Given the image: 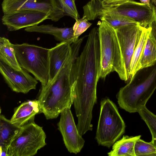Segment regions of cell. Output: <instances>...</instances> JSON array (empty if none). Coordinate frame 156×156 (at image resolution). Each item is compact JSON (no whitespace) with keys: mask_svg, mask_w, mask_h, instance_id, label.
<instances>
[{"mask_svg":"<svg viewBox=\"0 0 156 156\" xmlns=\"http://www.w3.org/2000/svg\"><path fill=\"white\" fill-rule=\"evenodd\" d=\"M101 12L106 14L124 16L134 20L146 27L156 16V7L133 0H107L103 4Z\"/></svg>","mask_w":156,"mask_h":156,"instance_id":"ba28073f","label":"cell"},{"mask_svg":"<svg viewBox=\"0 0 156 156\" xmlns=\"http://www.w3.org/2000/svg\"><path fill=\"white\" fill-rule=\"evenodd\" d=\"M57 125L68 151L75 154L79 153L84 145L85 140L75 124L70 108H67L62 112Z\"/></svg>","mask_w":156,"mask_h":156,"instance_id":"8fae6325","label":"cell"},{"mask_svg":"<svg viewBox=\"0 0 156 156\" xmlns=\"http://www.w3.org/2000/svg\"><path fill=\"white\" fill-rule=\"evenodd\" d=\"M148 27L150 29V33L156 38V16L149 25Z\"/></svg>","mask_w":156,"mask_h":156,"instance_id":"83f0119b","label":"cell"},{"mask_svg":"<svg viewBox=\"0 0 156 156\" xmlns=\"http://www.w3.org/2000/svg\"><path fill=\"white\" fill-rule=\"evenodd\" d=\"M20 67L30 73L45 86L48 80L49 49L24 43L13 44Z\"/></svg>","mask_w":156,"mask_h":156,"instance_id":"8992f818","label":"cell"},{"mask_svg":"<svg viewBox=\"0 0 156 156\" xmlns=\"http://www.w3.org/2000/svg\"><path fill=\"white\" fill-rule=\"evenodd\" d=\"M99 23L101 70L100 78L105 80L113 72L120 78L127 81V78L118 40L115 29L101 21Z\"/></svg>","mask_w":156,"mask_h":156,"instance_id":"277c9868","label":"cell"},{"mask_svg":"<svg viewBox=\"0 0 156 156\" xmlns=\"http://www.w3.org/2000/svg\"><path fill=\"white\" fill-rule=\"evenodd\" d=\"M102 0H90L83 7V16L88 21L98 18Z\"/></svg>","mask_w":156,"mask_h":156,"instance_id":"d4e9b609","label":"cell"},{"mask_svg":"<svg viewBox=\"0 0 156 156\" xmlns=\"http://www.w3.org/2000/svg\"><path fill=\"white\" fill-rule=\"evenodd\" d=\"M144 27L137 23L115 28L128 80L132 58Z\"/></svg>","mask_w":156,"mask_h":156,"instance_id":"30bf717a","label":"cell"},{"mask_svg":"<svg viewBox=\"0 0 156 156\" xmlns=\"http://www.w3.org/2000/svg\"><path fill=\"white\" fill-rule=\"evenodd\" d=\"M101 70L98 28L89 32L86 44L71 71L73 102L78 119L89 120L97 102V87Z\"/></svg>","mask_w":156,"mask_h":156,"instance_id":"6da1fadb","label":"cell"},{"mask_svg":"<svg viewBox=\"0 0 156 156\" xmlns=\"http://www.w3.org/2000/svg\"><path fill=\"white\" fill-rule=\"evenodd\" d=\"M3 14L22 10H35L46 13L50 20L56 22L66 14L58 0H3Z\"/></svg>","mask_w":156,"mask_h":156,"instance_id":"9c48e42d","label":"cell"},{"mask_svg":"<svg viewBox=\"0 0 156 156\" xmlns=\"http://www.w3.org/2000/svg\"><path fill=\"white\" fill-rule=\"evenodd\" d=\"M138 112L148 128L152 136L151 141L156 146V115L149 111L146 106L142 107Z\"/></svg>","mask_w":156,"mask_h":156,"instance_id":"7402d4cb","label":"cell"},{"mask_svg":"<svg viewBox=\"0 0 156 156\" xmlns=\"http://www.w3.org/2000/svg\"><path fill=\"white\" fill-rule=\"evenodd\" d=\"M71 44L67 42H61L49 49L48 80L47 83L54 79L68 57L71 51Z\"/></svg>","mask_w":156,"mask_h":156,"instance_id":"5bb4252c","label":"cell"},{"mask_svg":"<svg viewBox=\"0 0 156 156\" xmlns=\"http://www.w3.org/2000/svg\"><path fill=\"white\" fill-rule=\"evenodd\" d=\"M0 123V156H7L9 146L21 127L13 124L1 114Z\"/></svg>","mask_w":156,"mask_h":156,"instance_id":"e0dca14e","label":"cell"},{"mask_svg":"<svg viewBox=\"0 0 156 156\" xmlns=\"http://www.w3.org/2000/svg\"><path fill=\"white\" fill-rule=\"evenodd\" d=\"M149 27H144L140 41L133 55L130 67V79L136 72L140 69V61L144 50L146 41L150 34Z\"/></svg>","mask_w":156,"mask_h":156,"instance_id":"ffe728a7","label":"cell"},{"mask_svg":"<svg viewBox=\"0 0 156 156\" xmlns=\"http://www.w3.org/2000/svg\"><path fill=\"white\" fill-rule=\"evenodd\" d=\"M156 89V62L141 68L121 88L117 95L120 107L129 113L138 112Z\"/></svg>","mask_w":156,"mask_h":156,"instance_id":"3957f363","label":"cell"},{"mask_svg":"<svg viewBox=\"0 0 156 156\" xmlns=\"http://www.w3.org/2000/svg\"><path fill=\"white\" fill-rule=\"evenodd\" d=\"M156 62V38L150 32L140 59V69L150 66Z\"/></svg>","mask_w":156,"mask_h":156,"instance_id":"44dd1931","label":"cell"},{"mask_svg":"<svg viewBox=\"0 0 156 156\" xmlns=\"http://www.w3.org/2000/svg\"><path fill=\"white\" fill-rule=\"evenodd\" d=\"M151 0H140L141 3L146 4L149 6H151L152 4L150 3Z\"/></svg>","mask_w":156,"mask_h":156,"instance_id":"f1b7e54d","label":"cell"},{"mask_svg":"<svg viewBox=\"0 0 156 156\" xmlns=\"http://www.w3.org/2000/svg\"><path fill=\"white\" fill-rule=\"evenodd\" d=\"M141 135L135 136H123L113 144L112 150L108 153L109 156H136L134 147L136 141Z\"/></svg>","mask_w":156,"mask_h":156,"instance_id":"ac0fdd59","label":"cell"},{"mask_svg":"<svg viewBox=\"0 0 156 156\" xmlns=\"http://www.w3.org/2000/svg\"><path fill=\"white\" fill-rule=\"evenodd\" d=\"M47 19L50 20L49 16L46 13L25 9L3 14L2 21L9 31H12L38 25Z\"/></svg>","mask_w":156,"mask_h":156,"instance_id":"7c38bea8","label":"cell"},{"mask_svg":"<svg viewBox=\"0 0 156 156\" xmlns=\"http://www.w3.org/2000/svg\"><path fill=\"white\" fill-rule=\"evenodd\" d=\"M24 30L27 32H37L53 35L55 39L61 42L72 44L76 41L74 35L73 27L59 28L52 24H43L27 27Z\"/></svg>","mask_w":156,"mask_h":156,"instance_id":"2e32d148","label":"cell"},{"mask_svg":"<svg viewBox=\"0 0 156 156\" xmlns=\"http://www.w3.org/2000/svg\"><path fill=\"white\" fill-rule=\"evenodd\" d=\"M41 113L38 100H29L23 103L15 109L10 120L13 124L21 127L34 121L35 115Z\"/></svg>","mask_w":156,"mask_h":156,"instance_id":"9a60e30c","label":"cell"},{"mask_svg":"<svg viewBox=\"0 0 156 156\" xmlns=\"http://www.w3.org/2000/svg\"><path fill=\"white\" fill-rule=\"evenodd\" d=\"M125 128L115 103L108 98L102 100L95 137L98 144L110 148L124 133Z\"/></svg>","mask_w":156,"mask_h":156,"instance_id":"5b68a950","label":"cell"},{"mask_svg":"<svg viewBox=\"0 0 156 156\" xmlns=\"http://www.w3.org/2000/svg\"><path fill=\"white\" fill-rule=\"evenodd\" d=\"M81 46L78 42L71 45L67 59L53 80L41 87L38 98L42 113L47 119L57 118L73 104L71 71Z\"/></svg>","mask_w":156,"mask_h":156,"instance_id":"7a4b0ae2","label":"cell"},{"mask_svg":"<svg viewBox=\"0 0 156 156\" xmlns=\"http://www.w3.org/2000/svg\"><path fill=\"white\" fill-rule=\"evenodd\" d=\"M0 61L16 70L21 71L22 69L16 58L13 44L4 37H0Z\"/></svg>","mask_w":156,"mask_h":156,"instance_id":"d6986e66","label":"cell"},{"mask_svg":"<svg viewBox=\"0 0 156 156\" xmlns=\"http://www.w3.org/2000/svg\"><path fill=\"white\" fill-rule=\"evenodd\" d=\"M99 18L101 21L107 23L114 29L125 25L139 24L131 18L121 15L106 14Z\"/></svg>","mask_w":156,"mask_h":156,"instance_id":"603a6c76","label":"cell"},{"mask_svg":"<svg viewBox=\"0 0 156 156\" xmlns=\"http://www.w3.org/2000/svg\"><path fill=\"white\" fill-rule=\"evenodd\" d=\"M42 127L29 122L21 127L7 151V156H33L46 144Z\"/></svg>","mask_w":156,"mask_h":156,"instance_id":"52a82bcc","label":"cell"},{"mask_svg":"<svg viewBox=\"0 0 156 156\" xmlns=\"http://www.w3.org/2000/svg\"><path fill=\"white\" fill-rule=\"evenodd\" d=\"M85 17L83 16L80 19L76 20V22L73 27L74 35L76 40L79 37L85 32L92 25Z\"/></svg>","mask_w":156,"mask_h":156,"instance_id":"4316f807","label":"cell"},{"mask_svg":"<svg viewBox=\"0 0 156 156\" xmlns=\"http://www.w3.org/2000/svg\"><path fill=\"white\" fill-rule=\"evenodd\" d=\"M64 10L66 15H67L75 20L80 17L75 2L76 0H58Z\"/></svg>","mask_w":156,"mask_h":156,"instance_id":"484cf974","label":"cell"},{"mask_svg":"<svg viewBox=\"0 0 156 156\" xmlns=\"http://www.w3.org/2000/svg\"><path fill=\"white\" fill-rule=\"evenodd\" d=\"M151 4H154L156 6V0H151Z\"/></svg>","mask_w":156,"mask_h":156,"instance_id":"f546056e","label":"cell"},{"mask_svg":"<svg viewBox=\"0 0 156 156\" xmlns=\"http://www.w3.org/2000/svg\"><path fill=\"white\" fill-rule=\"evenodd\" d=\"M134 151L136 156H156V146L151 141L146 142L140 138L135 143Z\"/></svg>","mask_w":156,"mask_h":156,"instance_id":"cb8c5ba5","label":"cell"},{"mask_svg":"<svg viewBox=\"0 0 156 156\" xmlns=\"http://www.w3.org/2000/svg\"><path fill=\"white\" fill-rule=\"evenodd\" d=\"M0 72L6 83L14 92L25 94L36 89L38 80L23 68L21 71L16 70L0 61Z\"/></svg>","mask_w":156,"mask_h":156,"instance_id":"4fadbf2b","label":"cell"},{"mask_svg":"<svg viewBox=\"0 0 156 156\" xmlns=\"http://www.w3.org/2000/svg\"></svg>","mask_w":156,"mask_h":156,"instance_id":"4dcf8cb0","label":"cell"}]
</instances>
